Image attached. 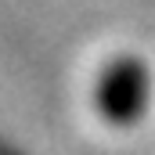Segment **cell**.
<instances>
[{
    "instance_id": "6da1fadb",
    "label": "cell",
    "mask_w": 155,
    "mask_h": 155,
    "mask_svg": "<svg viewBox=\"0 0 155 155\" xmlns=\"http://www.w3.org/2000/svg\"><path fill=\"white\" fill-rule=\"evenodd\" d=\"M148 101H152V72L134 54L112 58L94 83V108L112 126H134L137 119H144Z\"/></svg>"
}]
</instances>
